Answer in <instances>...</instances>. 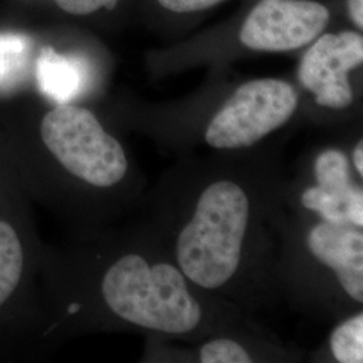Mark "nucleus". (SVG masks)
Returning <instances> with one entry per match:
<instances>
[{
	"instance_id": "1",
	"label": "nucleus",
	"mask_w": 363,
	"mask_h": 363,
	"mask_svg": "<svg viewBox=\"0 0 363 363\" xmlns=\"http://www.w3.org/2000/svg\"><path fill=\"white\" fill-rule=\"evenodd\" d=\"M0 144L34 203H49L61 182L113 189L130 169L116 138L88 108L70 103H55L27 136L0 138Z\"/></svg>"
},
{
	"instance_id": "2",
	"label": "nucleus",
	"mask_w": 363,
	"mask_h": 363,
	"mask_svg": "<svg viewBox=\"0 0 363 363\" xmlns=\"http://www.w3.org/2000/svg\"><path fill=\"white\" fill-rule=\"evenodd\" d=\"M34 201L0 144V361L35 357L45 342Z\"/></svg>"
},
{
	"instance_id": "3",
	"label": "nucleus",
	"mask_w": 363,
	"mask_h": 363,
	"mask_svg": "<svg viewBox=\"0 0 363 363\" xmlns=\"http://www.w3.org/2000/svg\"><path fill=\"white\" fill-rule=\"evenodd\" d=\"M99 298L123 322L171 335L191 333L202 319L181 269L166 262L151 265L136 253L123 255L105 268Z\"/></svg>"
},
{
	"instance_id": "4",
	"label": "nucleus",
	"mask_w": 363,
	"mask_h": 363,
	"mask_svg": "<svg viewBox=\"0 0 363 363\" xmlns=\"http://www.w3.org/2000/svg\"><path fill=\"white\" fill-rule=\"evenodd\" d=\"M249 216V198L240 184L218 181L208 186L178 237L183 274L205 289L229 283L241 262Z\"/></svg>"
},
{
	"instance_id": "5",
	"label": "nucleus",
	"mask_w": 363,
	"mask_h": 363,
	"mask_svg": "<svg viewBox=\"0 0 363 363\" xmlns=\"http://www.w3.org/2000/svg\"><path fill=\"white\" fill-rule=\"evenodd\" d=\"M298 106L294 88L281 79L249 81L234 91L210 121L206 143L220 150L245 148L284 125Z\"/></svg>"
},
{
	"instance_id": "6",
	"label": "nucleus",
	"mask_w": 363,
	"mask_h": 363,
	"mask_svg": "<svg viewBox=\"0 0 363 363\" xmlns=\"http://www.w3.org/2000/svg\"><path fill=\"white\" fill-rule=\"evenodd\" d=\"M327 7L312 0H259L241 27L252 50L289 52L316 38L328 23Z\"/></svg>"
},
{
	"instance_id": "7",
	"label": "nucleus",
	"mask_w": 363,
	"mask_h": 363,
	"mask_svg": "<svg viewBox=\"0 0 363 363\" xmlns=\"http://www.w3.org/2000/svg\"><path fill=\"white\" fill-rule=\"evenodd\" d=\"M363 61V38L354 31L325 34L304 54L298 66L301 85L316 103L343 109L352 103L349 72Z\"/></svg>"
},
{
	"instance_id": "8",
	"label": "nucleus",
	"mask_w": 363,
	"mask_h": 363,
	"mask_svg": "<svg viewBox=\"0 0 363 363\" xmlns=\"http://www.w3.org/2000/svg\"><path fill=\"white\" fill-rule=\"evenodd\" d=\"M312 256L331 268L343 291L363 301V234L350 225L327 220L316 223L307 237Z\"/></svg>"
},
{
	"instance_id": "9",
	"label": "nucleus",
	"mask_w": 363,
	"mask_h": 363,
	"mask_svg": "<svg viewBox=\"0 0 363 363\" xmlns=\"http://www.w3.org/2000/svg\"><path fill=\"white\" fill-rule=\"evenodd\" d=\"M34 74L40 93L57 104L70 103L86 84L85 67L77 58L52 48H45L39 54Z\"/></svg>"
},
{
	"instance_id": "10",
	"label": "nucleus",
	"mask_w": 363,
	"mask_h": 363,
	"mask_svg": "<svg viewBox=\"0 0 363 363\" xmlns=\"http://www.w3.org/2000/svg\"><path fill=\"white\" fill-rule=\"evenodd\" d=\"M30 62V39L21 34H0V93H10L25 82Z\"/></svg>"
},
{
	"instance_id": "11",
	"label": "nucleus",
	"mask_w": 363,
	"mask_h": 363,
	"mask_svg": "<svg viewBox=\"0 0 363 363\" xmlns=\"http://www.w3.org/2000/svg\"><path fill=\"white\" fill-rule=\"evenodd\" d=\"M315 178L320 189L330 194L349 199L359 187L350 178L349 160L339 150H327L315 160Z\"/></svg>"
},
{
	"instance_id": "12",
	"label": "nucleus",
	"mask_w": 363,
	"mask_h": 363,
	"mask_svg": "<svg viewBox=\"0 0 363 363\" xmlns=\"http://www.w3.org/2000/svg\"><path fill=\"white\" fill-rule=\"evenodd\" d=\"M331 351L337 362H363V313L337 327L330 339Z\"/></svg>"
},
{
	"instance_id": "13",
	"label": "nucleus",
	"mask_w": 363,
	"mask_h": 363,
	"mask_svg": "<svg viewBox=\"0 0 363 363\" xmlns=\"http://www.w3.org/2000/svg\"><path fill=\"white\" fill-rule=\"evenodd\" d=\"M361 190V187L351 195L349 199L330 194L320 189L319 186H313L307 189L301 195V203L304 208L316 211L322 216L323 220L337 225H350L347 220V205L351 198Z\"/></svg>"
},
{
	"instance_id": "14",
	"label": "nucleus",
	"mask_w": 363,
	"mask_h": 363,
	"mask_svg": "<svg viewBox=\"0 0 363 363\" xmlns=\"http://www.w3.org/2000/svg\"><path fill=\"white\" fill-rule=\"evenodd\" d=\"M202 363H249L252 358L241 345L232 339L220 337L210 340L199 351Z\"/></svg>"
},
{
	"instance_id": "15",
	"label": "nucleus",
	"mask_w": 363,
	"mask_h": 363,
	"mask_svg": "<svg viewBox=\"0 0 363 363\" xmlns=\"http://www.w3.org/2000/svg\"><path fill=\"white\" fill-rule=\"evenodd\" d=\"M57 6L72 15H89L100 9L113 10L118 0H55Z\"/></svg>"
},
{
	"instance_id": "16",
	"label": "nucleus",
	"mask_w": 363,
	"mask_h": 363,
	"mask_svg": "<svg viewBox=\"0 0 363 363\" xmlns=\"http://www.w3.org/2000/svg\"><path fill=\"white\" fill-rule=\"evenodd\" d=\"M160 6L174 13H194L210 9L223 0H157Z\"/></svg>"
},
{
	"instance_id": "17",
	"label": "nucleus",
	"mask_w": 363,
	"mask_h": 363,
	"mask_svg": "<svg viewBox=\"0 0 363 363\" xmlns=\"http://www.w3.org/2000/svg\"><path fill=\"white\" fill-rule=\"evenodd\" d=\"M351 19L359 30L363 27V0H349Z\"/></svg>"
},
{
	"instance_id": "18",
	"label": "nucleus",
	"mask_w": 363,
	"mask_h": 363,
	"mask_svg": "<svg viewBox=\"0 0 363 363\" xmlns=\"http://www.w3.org/2000/svg\"><path fill=\"white\" fill-rule=\"evenodd\" d=\"M352 159H354V164H355V169L358 171V174L362 177L363 175V143L359 142L357 144L355 150H354V154H352Z\"/></svg>"
}]
</instances>
